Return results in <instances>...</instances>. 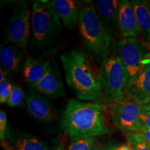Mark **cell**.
Masks as SVG:
<instances>
[{"label": "cell", "mask_w": 150, "mask_h": 150, "mask_svg": "<svg viewBox=\"0 0 150 150\" xmlns=\"http://www.w3.org/2000/svg\"><path fill=\"white\" fill-rule=\"evenodd\" d=\"M54 150H63V146L61 145L57 146V147H56V148Z\"/></svg>", "instance_id": "cell-30"}, {"label": "cell", "mask_w": 150, "mask_h": 150, "mask_svg": "<svg viewBox=\"0 0 150 150\" xmlns=\"http://www.w3.org/2000/svg\"><path fill=\"white\" fill-rule=\"evenodd\" d=\"M6 76H7L6 74V73L1 69V70H0V83L4 81L6 79Z\"/></svg>", "instance_id": "cell-28"}, {"label": "cell", "mask_w": 150, "mask_h": 150, "mask_svg": "<svg viewBox=\"0 0 150 150\" xmlns=\"http://www.w3.org/2000/svg\"><path fill=\"white\" fill-rule=\"evenodd\" d=\"M17 150H49L47 146L34 136H22L15 141Z\"/></svg>", "instance_id": "cell-18"}, {"label": "cell", "mask_w": 150, "mask_h": 150, "mask_svg": "<svg viewBox=\"0 0 150 150\" xmlns=\"http://www.w3.org/2000/svg\"><path fill=\"white\" fill-rule=\"evenodd\" d=\"M108 108L112 122L118 129L128 132H141L140 113L142 106L131 101L124 100L110 104Z\"/></svg>", "instance_id": "cell-8"}, {"label": "cell", "mask_w": 150, "mask_h": 150, "mask_svg": "<svg viewBox=\"0 0 150 150\" xmlns=\"http://www.w3.org/2000/svg\"><path fill=\"white\" fill-rule=\"evenodd\" d=\"M117 23L120 33L124 39L138 36L140 28L132 4L128 0L120 1Z\"/></svg>", "instance_id": "cell-11"}, {"label": "cell", "mask_w": 150, "mask_h": 150, "mask_svg": "<svg viewBox=\"0 0 150 150\" xmlns=\"http://www.w3.org/2000/svg\"><path fill=\"white\" fill-rule=\"evenodd\" d=\"M145 139L150 144V131L148 130H142L140 132Z\"/></svg>", "instance_id": "cell-25"}, {"label": "cell", "mask_w": 150, "mask_h": 150, "mask_svg": "<svg viewBox=\"0 0 150 150\" xmlns=\"http://www.w3.org/2000/svg\"><path fill=\"white\" fill-rule=\"evenodd\" d=\"M27 110L41 122H50L56 118V113L50 102L39 93L29 92L26 97Z\"/></svg>", "instance_id": "cell-13"}, {"label": "cell", "mask_w": 150, "mask_h": 150, "mask_svg": "<svg viewBox=\"0 0 150 150\" xmlns=\"http://www.w3.org/2000/svg\"><path fill=\"white\" fill-rule=\"evenodd\" d=\"M30 47L43 56L56 53L63 41L61 20L50 1H36L31 7Z\"/></svg>", "instance_id": "cell-3"}, {"label": "cell", "mask_w": 150, "mask_h": 150, "mask_svg": "<svg viewBox=\"0 0 150 150\" xmlns=\"http://www.w3.org/2000/svg\"><path fill=\"white\" fill-rule=\"evenodd\" d=\"M116 147H106V148H97L96 147L95 150H115Z\"/></svg>", "instance_id": "cell-29"}, {"label": "cell", "mask_w": 150, "mask_h": 150, "mask_svg": "<svg viewBox=\"0 0 150 150\" xmlns=\"http://www.w3.org/2000/svg\"><path fill=\"white\" fill-rule=\"evenodd\" d=\"M140 122L141 125L142 131H150V110L146 108L145 106H142L140 113Z\"/></svg>", "instance_id": "cell-23"}, {"label": "cell", "mask_w": 150, "mask_h": 150, "mask_svg": "<svg viewBox=\"0 0 150 150\" xmlns=\"http://www.w3.org/2000/svg\"><path fill=\"white\" fill-rule=\"evenodd\" d=\"M24 97V93L21 86L16 83H13L10 97L6 102L7 105L10 107L18 106L23 102Z\"/></svg>", "instance_id": "cell-21"}, {"label": "cell", "mask_w": 150, "mask_h": 150, "mask_svg": "<svg viewBox=\"0 0 150 150\" xmlns=\"http://www.w3.org/2000/svg\"><path fill=\"white\" fill-rule=\"evenodd\" d=\"M120 1L97 0L95 6L103 25L112 36H117L120 31L117 23V13Z\"/></svg>", "instance_id": "cell-12"}, {"label": "cell", "mask_w": 150, "mask_h": 150, "mask_svg": "<svg viewBox=\"0 0 150 150\" xmlns=\"http://www.w3.org/2000/svg\"><path fill=\"white\" fill-rule=\"evenodd\" d=\"M13 84H11L8 79L0 83V103L4 104L7 102L12 92Z\"/></svg>", "instance_id": "cell-22"}, {"label": "cell", "mask_w": 150, "mask_h": 150, "mask_svg": "<svg viewBox=\"0 0 150 150\" xmlns=\"http://www.w3.org/2000/svg\"><path fill=\"white\" fill-rule=\"evenodd\" d=\"M149 4H150V1H149Z\"/></svg>", "instance_id": "cell-33"}, {"label": "cell", "mask_w": 150, "mask_h": 150, "mask_svg": "<svg viewBox=\"0 0 150 150\" xmlns=\"http://www.w3.org/2000/svg\"><path fill=\"white\" fill-rule=\"evenodd\" d=\"M115 150H132V148L129 143H127L118 146L117 147L115 148Z\"/></svg>", "instance_id": "cell-26"}, {"label": "cell", "mask_w": 150, "mask_h": 150, "mask_svg": "<svg viewBox=\"0 0 150 150\" xmlns=\"http://www.w3.org/2000/svg\"><path fill=\"white\" fill-rule=\"evenodd\" d=\"M20 48L15 45L1 46L0 64L1 69L7 76L18 72L23 67V54Z\"/></svg>", "instance_id": "cell-15"}, {"label": "cell", "mask_w": 150, "mask_h": 150, "mask_svg": "<svg viewBox=\"0 0 150 150\" xmlns=\"http://www.w3.org/2000/svg\"><path fill=\"white\" fill-rule=\"evenodd\" d=\"M145 106V107L147 108H148V109L150 110V102H149V104H148L147 105H146V106Z\"/></svg>", "instance_id": "cell-31"}, {"label": "cell", "mask_w": 150, "mask_h": 150, "mask_svg": "<svg viewBox=\"0 0 150 150\" xmlns=\"http://www.w3.org/2000/svg\"><path fill=\"white\" fill-rule=\"evenodd\" d=\"M7 128V117L6 112L1 110L0 111V138L1 141H5L6 132Z\"/></svg>", "instance_id": "cell-24"}, {"label": "cell", "mask_w": 150, "mask_h": 150, "mask_svg": "<svg viewBox=\"0 0 150 150\" xmlns=\"http://www.w3.org/2000/svg\"><path fill=\"white\" fill-rule=\"evenodd\" d=\"M50 65L48 60L29 56L24 61L22 67L24 79L30 86L38 83L45 75Z\"/></svg>", "instance_id": "cell-16"}, {"label": "cell", "mask_w": 150, "mask_h": 150, "mask_svg": "<svg viewBox=\"0 0 150 150\" xmlns=\"http://www.w3.org/2000/svg\"><path fill=\"white\" fill-rule=\"evenodd\" d=\"M127 141L132 150H150V145L140 133H131L127 136Z\"/></svg>", "instance_id": "cell-20"}, {"label": "cell", "mask_w": 150, "mask_h": 150, "mask_svg": "<svg viewBox=\"0 0 150 150\" xmlns=\"http://www.w3.org/2000/svg\"><path fill=\"white\" fill-rule=\"evenodd\" d=\"M50 2L64 25L74 30L79 24L80 4L74 0H53Z\"/></svg>", "instance_id": "cell-14"}, {"label": "cell", "mask_w": 150, "mask_h": 150, "mask_svg": "<svg viewBox=\"0 0 150 150\" xmlns=\"http://www.w3.org/2000/svg\"><path fill=\"white\" fill-rule=\"evenodd\" d=\"M31 9L27 3H20L15 8L6 31V42L27 51L30 44Z\"/></svg>", "instance_id": "cell-7"}, {"label": "cell", "mask_w": 150, "mask_h": 150, "mask_svg": "<svg viewBox=\"0 0 150 150\" xmlns=\"http://www.w3.org/2000/svg\"><path fill=\"white\" fill-rule=\"evenodd\" d=\"M31 88L38 93L53 99L65 97L61 74L55 63H51L45 75L38 83L31 86Z\"/></svg>", "instance_id": "cell-10"}, {"label": "cell", "mask_w": 150, "mask_h": 150, "mask_svg": "<svg viewBox=\"0 0 150 150\" xmlns=\"http://www.w3.org/2000/svg\"><path fill=\"white\" fill-rule=\"evenodd\" d=\"M93 138L76 137L71 138L70 145L67 150H95Z\"/></svg>", "instance_id": "cell-19"}, {"label": "cell", "mask_w": 150, "mask_h": 150, "mask_svg": "<svg viewBox=\"0 0 150 150\" xmlns=\"http://www.w3.org/2000/svg\"><path fill=\"white\" fill-rule=\"evenodd\" d=\"M148 47H149V56H150V45H149V46H148Z\"/></svg>", "instance_id": "cell-32"}, {"label": "cell", "mask_w": 150, "mask_h": 150, "mask_svg": "<svg viewBox=\"0 0 150 150\" xmlns=\"http://www.w3.org/2000/svg\"><path fill=\"white\" fill-rule=\"evenodd\" d=\"M147 45L138 38H125L117 42L116 55L120 59L127 74V88L132 83L142 68L149 53Z\"/></svg>", "instance_id": "cell-6"}, {"label": "cell", "mask_w": 150, "mask_h": 150, "mask_svg": "<svg viewBox=\"0 0 150 150\" xmlns=\"http://www.w3.org/2000/svg\"><path fill=\"white\" fill-rule=\"evenodd\" d=\"M125 95L131 102L146 106L150 102V56L144 60L142 68L133 82L126 89Z\"/></svg>", "instance_id": "cell-9"}, {"label": "cell", "mask_w": 150, "mask_h": 150, "mask_svg": "<svg viewBox=\"0 0 150 150\" xmlns=\"http://www.w3.org/2000/svg\"><path fill=\"white\" fill-rule=\"evenodd\" d=\"M69 87L81 101L104 99L99 81V72L91 65L88 55L79 50H72L60 56Z\"/></svg>", "instance_id": "cell-1"}, {"label": "cell", "mask_w": 150, "mask_h": 150, "mask_svg": "<svg viewBox=\"0 0 150 150\" xmlns=\"http://www.w3.org/2000/svg\"><path fill=\"white\" fill-rule=\"evenodd\" d=\"M1 146H2V147L5 150H17L16 148L11 147V145H9L7 143V142H6L5 141L1 142Z\"/></svg>", "instance_id": "cell-27"}, {"label": "cell", "mask_w": 150, "mask_h": 150, "mask_svg": "<svg viewBox=\"0 0 150 150\" xmlns=\"http://www.w3.org/2000/svg\"><path fill=\"white\" fill-rule=\"evenodd\" d=\"M79 31L84 47L94 60L102 63L108 57L112 37L103 25L92 1L81 2Z\"/></svg>", "instance_id": "cell-4"}, {"label": "cell", "mask_w": 150, "mask_h": 150, "mask_svg": "<svg viewBox=\"0 0 150 150\" xmlns=\"http://www.w3.org/2000/svg\"><path fill=\"white\" fill-rule=\"evenodd\" d=\"M149 145H150V144H149Z\"/></svg>", "instance_id": "cell-34"}, {"label": "cell", "mask_w": 150, "mask_h": 150, "mask_svg": "<svg viewBox=\"0 0 150 150\" xmlns=\"http://www.w3.org/2000/svg\"><path fill=\"white\" fill-rule=\"evenodd\" d=\"M99 81L104 101L108 104L123 102L127 89V74L116 54L108 56L101 63Z\"/></svg>", "instance_id": "cell-5"}, {"label": "cell", "mask_w": 150, "mask_h": 150, "mask_svg": "<svg viewBox=\"0 0 150 150\" xmlns=\"http://www.w3.org/2000/svg\"><path fill=\"white\" fill-rule=\"evenodd\" d=\"M134 7L137 21L140 28L142 41L150 45V4L145 0H134L131 1Z\"/></svg>", "instance_id": "cell-17"}, {"label": "cell", "mask_w": 150, "mask_h": 150, "mask_svg": "<svg viewBox=\"0 0 150 150\" xmlns=\"http://www.w3.org/2000/svg\"><path fill=\"white\" fill-rule=\"evenodd\" d=\"M105 108L104 104L70 99L62 113V129L70 138L107 134Z\"/></svg>", "instance_id": "cell-2"}]
</instances>
